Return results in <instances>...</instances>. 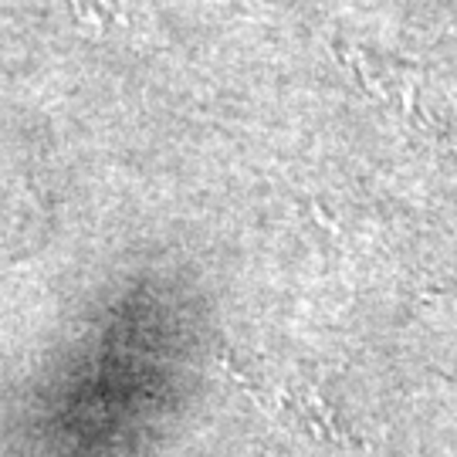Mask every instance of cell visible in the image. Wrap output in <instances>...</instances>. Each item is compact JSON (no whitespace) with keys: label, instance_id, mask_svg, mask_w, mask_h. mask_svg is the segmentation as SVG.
<instances>
[{"label":"cell","instance_id":"cell-1","mask_svg":"<svg viewBox=\"0 0 457 457\" xmlns=\"http://www.w3.org/2000/svg\"><path fill=\"white\" fill-rule=\"evenodd\" d=\"M234 379L254 396L258 407H264V413H271L298 441L312 444L315 451H326V454L353 457L356 451L353 441L339 430L332 410L312 386L298 383V379H251L241 370H234Z\"/></svg>","mask_w":457,"mask_h":457},{"label":"cell","instance_id":"cell-2","mask_svg":"<svg viewBox=\"0 0 457 457\" xmlns=\"http://www.w3.org/2000/svg\"><path fill=\"white\" fill-rule=\"evenodd\" d=\"M339 58L345 62V68H353L362 88L376 102H383L393 115H400L407 126L420 132L437 129V115L430 112L424 96V75L413 65L396 62L390 54H379L366 45H339Z\"/></svg>","mask_w":457,"mask_h":457},{"label":"cell","instance_id":"cell-3","mask_svg":"<svg viewBox=\"0 0 457 457\" xmlns=\"http://www.w3.org/2000/svg\"><path fill=\"white\" fill-rule=\"evenodd\" d=\"M65 4L71 7V14H75V21H79L82 28H92V31H98V34L129 28L115 0H65Z\"/></svg>","mask_w":457,"mask_h":457}]
</instances>
